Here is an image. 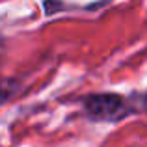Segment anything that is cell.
Here are the masks:
<instances>
[{
  "instance_id": "1",
  "label": "cell",
  "mask_w": 147,
  "mask_h": 147,
  "mask_svg": "<svg viewBox=\"0 0 147 147\" xmlns=\"http://www.w3.org/2000/svg\"><path fill=\"white\" fill-rule=\"evenodd\" d=\"M84 110L95 121H119L129 114L125 99L115 93H95L84 99Z\"/></svg>"
},
{
  "instance_id": "2",
  "label": "cell",
  "mask_w": 147,
  "mask_h": 147,
  "mask_svg": "<svg viewBox=\"0 0 147 147\" xmlns=\"http://www.w3.org/2000/svg\"><path fill=\"white\" fill-rule=\"evenodd\" d=\"M11 86H13L11 82H0V102L11 95Z\"/></svg>"
}]
</instances>
